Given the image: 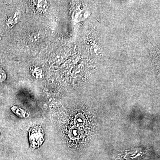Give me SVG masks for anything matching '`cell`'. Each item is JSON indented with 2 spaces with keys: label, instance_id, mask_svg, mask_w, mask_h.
<instances>
[{
  "label": "cell",
  "instance_id": "obj_1",
  "mask_svg": "<svg viewBox=\"0 0 160 160\" xmlns=\"http://www.w3.org/2000/svg\"><path fill=\"white\" fill-rule=\"evenodd\" d=\"M29 139L30 147L32 149L39 148L42 145L45 140V135L42 128L40 126H35L29 131Z\"/></svg>",
  "mask_w": 160,
  "mask_h": 160
},
{
  "label": "cell",
  "instance_id": "obj_4",
  "mask_svg": "<svg viewBox=\"0 0 160 160\" xmlns=\"http://www.w3.org/2000/svg\"><path fill=\"white\" fill-rule=\"evenodd\" d=\"M19 19V16L18 15L17 13H16L12 17L10 18L8 20L7 24L9 26H14L16 23H17Z\"/></svg>",
  "mask_w": 160,
  "mask_h": 160
},
{
  "label": "cell",
  "instance_id": "obj_3",
  "mask_svg": "<svg viewBox=\"0 0 160 160\" xmlns=\"http://www.w3.org/2000/svg\"><path fill=\"white\" fill-rule=\"evenodd\" d=\"M11 110L21 118H26L28 117V114L26 111L16 106H12Z\"/></svg>",
  "mask_w": 160,
  "mask_h": 160
},
{
  "label": "cell",
  "instance_id": "obj_5",
  "mask_svg": "<svg viewBox=\"0 0 160 160\" xmlns=\"http://www.w3.org/2000/svg\"><path fill=\"white\" fill-rule=\"evenodd\" d=\"M6 78V74L5 72L2 68H0V82L5 81Z\"/></svg>",
  "mask_w": 160,
  "mask_h": 160
},
{
  "label": "cell",
  "instance_id": "obj_2",
  "mask_svg": "<svg viewBox=\"0 0 160 160\" xmlns=\"http://www.w3.org/2000/svg\"><path fill=\"white\" fill-rule=\"evenodd\" d=\"M47 3L46 1H32V6L33 10L38 13H42L46 11L47 9Z\"/></svg>",
  "mask_w": 160,
  "mask_h": 160
}]
</instances>
